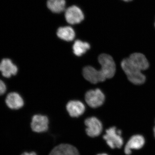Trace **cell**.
Instances as JSON below:
<instances>
[{"instance_id": "6da1fadb", "label": "cell", "mask_w": 155, "mask_h": 155, "mask_svg": "<svg viewBox=\"0 0 155 155\" xmlns=\"http://www.w3.org/2000/svg\"><path fill=\"white\" fill-rule=\"evenodd\" d=\"M121 65L122 70L131 83L136 85H140L144 83L145 76L143 74L141 70L130 62L128 58L123 60Z\"/></svg>"}, {"instance_id": "7a4b0ae2", "label": "cell", "mask_w": 155, "mask_h": 155, "mask_svg": "<svg viewBox=\"0 0 155 155\" xmlns=\"http://www.w3.org/2000/svg\"><path fill=\"white\" fill-rule=\"evenodd\" d=\"M98 62L101 65L100 69L107 79L111 78L116 72V65L114 59L110 55L106 54L100 55Z\"/></svg>"}, {"instance_id": "3957f363", "label": "cell", "mask_w": 155, "mask_h": 155, "mask_svg": "<svg viewBox=\"0 0 155 155\" xmlns=\"http://www.w3.org/2000/svg\"><path fill=\"white\" fill-rule=\"evenodd\" d=\"M122 131L112 127L106 130L103 138L111 148H120L123 145V139L121 136Z\"/></svg>"}, {"instance_id": "277c9868", "label": "cell", "mask_w": 155, "mask_h": 155, "mask_svg": "<svg viewBox=\"0 0 155 155\" xmlns=\"http://www.w3.org/2000/svg\"><path fill=\"white\" fill-rule=\"evenodd\" d=\"M87 104L92 108L98 107L102 105L105 100V97L100 89L89 91L85 96Z\"/></svg>"}, {"instance_id": "5b68a950", "label": "cell", "mask_w": 155, "mask_h": 155, "mask_svg": "<svg viewBox=\"0 0 155 155\" xmlns=\"http://www.w3.org/2000/svg\"><path fill=\"white\" fill-rule=\"evenodd\" d=\"M84 124L87 127V134L90 137H94L98 136L102 131V124L96 117H91L87 118L84 121Z\"/></svg>"}, {"instance_id": "8992f818", "label": "cell", "mask_w": 155, "mask_h": 155, "mask_svg": "<svg viewBox=\"0 0 155 155\" xmlns=\"http://www.w3.org/2000/svg\"><path fill=\"white\" fill-rule=\"evenodd\" d=\"M83 75L86 80L92 84L103 82L107 79L100 69L97 70L91 66H87L84 68Z\"/></svg>"}, {"instance_id": "52a82bcc", "label": "cell", "mask_w": 155, "mask_h": 155, "mask_svg": "<svg viewBox=\"0 0 155 155\" xmlns=\"http://www.w3.org/2000/svg\"><path fill=\"white\" fill-rule=\"evenodd\" d=\"M65 17L67 22L72 25L78 24L84 19L83 12L75 5L71 6L66 10Z\"/></svg>"}, {"instance_id": "ba28073f", "label": "cell", "mask_w": 155, "mask_h": 155, "mask_svg": "<svg viewBox=\"0 0 155 155\" xmlns=\"http://www.w3.org/2000/svg\"><path fill=\"white\" fill-rule=\"evenodd\" d=\"M48 119L46 116L36 115L32 117L31 126L34 132L42 133L48 130Z\"/></svg>"}, {"instance_id": "9c48e42d", "label": "cell", "mask_w": 155, "mask_h": 155, "mask_svg": "<svg viewBox=\"0 0 155 155\" xmlns=\"http://www.w3.org/2000/svg\"><path fill=\"white\" fill-rule=\"evenodd\" d=\"M145 143L144 137L142 135L136 134L131 137L127 141L125 147V154L130 155L132 150H139L143 147Z\"/></svg>"}, {"instance_id": "30bf717a", "label": "cell", "mask_w": 155, "mask_h": 155, "mask_svg": "<svg viewBox=\"0 0 155 155\" xmlns=\"http://www.w3.org/2000/svg\"><path fill=\"white\" fill-rule=\"evenodd\" d=\"M0 72L4 77L9 78L17 74L18 68L11 60L5 58L0 63Z\"/></svg>"}, {"instance_id": "8fae6325", "label": "cell", "mask_w": 155, "mask_h": 155, "mask_svg": "<svg viewBox=\"0 0 155 155\" xmlns=\"http://www.w3.org/2000/svg\"><path fill=\"white\" fill-rule=\"evenodd\" d=\"M67 110L71 117H78L84 114L85 107L80 101H71L67 104Z\"/></svg>"}, {"instance_id": "7c38bea8", "label": "cell", "mask_w": 155, "mask_h": 155, "mask_svg": "<svg viewBox=\"0 0 155 155\" xmlns=\"http://www.w3.org/2000/svg\"><path fill=\"white\" fill-rule=\"evenodd\" d=\"M7 106L12 110H18L24 105V101L22 97L16 92L10 93L5 100Z\"/></svg>"}, {"instance_id": "4fadbf2b", "label": "cell", "mask_w": 155, "mask_h": 155, "mask_svg": "<svg viewBox=\"0 0 155 155\" xmlns=\"http://www.w3.org/2000/svg\"><path fill=\"white\" fill-rule=\"evenodd\" d=\"M49 155H80L76 148L71 145L61 144L52 150Z\"/></svg>"}, {"instance_id": "5bb4252c", "label": "cell", "mask_w": 155, "mask_h": 155, "mask_svg": "<svg viewBox=\"0 0 155 155\" xmlns=\"http://www.w3.org/2000/svg\"><path fill=\"white\" fill-rule=\"evenodd\" d=\"M128 58L134 65L142 71L146 70L149 67V63L147 59L141 53H133Z\"/></svg>"}, {"instance_id": "9a60e30c", "label": "cell", "mask_w": 155, "mask_h": 155, "mask_svg": "<svg viewBox=\"0 0 155 155\" xmlns=\"http://www.w3.org/2000/svg\"><path fill=\"white\" fill-rule=\"evenodd\" d=\"M57 35L59 38L67 41H72L75 36V31L70 26L61 27L58 28Z\"/></svg>"}, {"instance_id": "2e32d148", "label": "cell", "mask_w": 155, "mask_h": 155, "mask_svg": "<svg viewBox=\"0 0 155 155\" xmlns=\"http://www.w3.org/2000/svg\"><path fill=\"white\" fill-rule=\"evenodd\" d=\"M48 8L54 13H60L65 10V0H48L47 3Z\"/></svg>"}, {"instance_id": "e0dca14e", "label": "cell", "mask_w": 155, "mask_h": 155, "mask_svg": "<svg viewBox=\"0 0 155 155\" xmlns=\"http://www.w3.org/2000/svg\"><path fill=\"white\" fill-rule=\"evenodd\" d=\"M73 53L75 55L81 56L90 48V45L88 43L78 40L75 41L73 47Z\"/></svg>"}, {"instance_id": "ac0fdd59", "label": "cell", "mask_w": 155, "mask_h": 155, "mask_svg": "<svg viewBox=\"0 0 155 155\" xmlns=\"http://www.w3.org/2000/svg\"><path fill=\"white\" fill-rule=\"evenodd\" d=\"M7 90V87L5 82L0 79V96L4 94Z\"/></svg>"}, {"instance_id": "d6986e66", "label": "cell", "mask_w": 155, "mask_h": 155, "mask_svg": "<svg viewBox=\"0 0 155 155\" xmlns=\"http://www.w3.org/2000/svg\"><path fill=\"white\" fill-rule=\"evenodd\" d=\"M21 155H37V154L34 152H32L31 153H27L25 152L23 153V154H22Z\"/></svg>"}, {"instance_id": "ffe728a7", "label": "cell", "mask_w": 155, "mask_h": 155, "mask_svg": "<svg viewBox=\"0 0 155 155\" xmlns=\"http://www.w3.org/2000/svg\"><path fill=\"white\" fill-rule=\"evenodd\" d=\"M122 1H124V2H131L132 0H122Z\"/></svg>"}, {"instance_id": "44dd1931", "label": "cell", "mask_w": 155, "mask_h": 155, "mask_svg": "<svg viewBox=\"0 0 155 155\" xmlns=\"http://www.w3.org/2000/svg\"><path fill=\"white\" fill-rule=\"evenodd\" d=\"M97 155H108L106 153H102V154H99Z\"/></svg>"}, {"instance_id": "7402d4cb", "label": "cell", "mask_w": 155, "mask_h": 155, "mask_svg": "<svg viewBox=\"0 0 155 155\" xmlns=\"http://www.w3.org/2000/svg\"><path fill=\"white\" fill-rule=\"evenodd\" d=\"M153 132H154V137H155V126L153 128Z\"/></svg>"}, {"instance_id": "603a6c76", "label": "cell", "mask_w": 155, "mask_h": 155, "mask_svg": "<svg viewBox=\"0 0 155 155\" xmlns=\"http://www.w3.org/2000/svg\"></svg>"}]
</instances>
